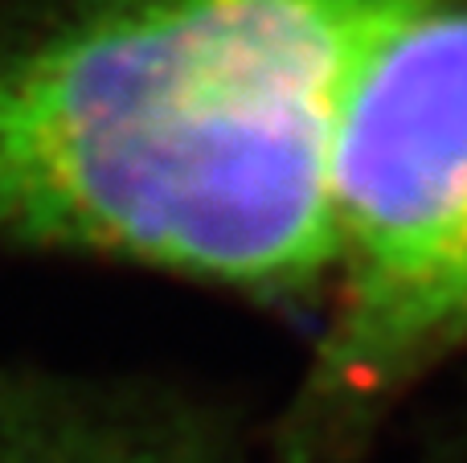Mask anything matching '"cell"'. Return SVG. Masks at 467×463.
<instances>
[{
    "instance_id": "1",
    "label": "cell",
    "mask_w": 467,
    "mask_h": 463,
    "mask_svg": "<svg viewBox=\"0 0 467 463\" xmlns=\"http://www.w3.org/2000/svg\"><path fill=\"white\" fill-rule=\"evenodd\" d=\"M467 0H54L0 33V242L324 300L369 62Z\"/></svg>"
},
{
    "instance_id": "2",
    "label": "cell",
    "mask_w": 467,
    "mask_h": 463,
    "mask_svg": "<svg viewBox=\"0 0 467 463\" xmlns=\"http://www.w3.org/2000/svg\"><path fill=\"white\" fill-rule=\"evenodd\" d=\"M328 221V312L275 423L279 463H353L467 353V5L402 29L353 87Z\"/></svg>"
},
{
    "instance_id": "3",
    "label": "cell",
    "mask_w": 467,
    "mask_h": 463,
    "mask_svg": "<svg viewBox=\"0 0 467 463\" xmlns=\"http://www.w3.org/2000/svg\"><path fill=\"white\" fill-rule=\"evenodd\" d=\"M0 463H250L210 410L128 382L0 361Z\"/></svg>"
}]
</instances>
